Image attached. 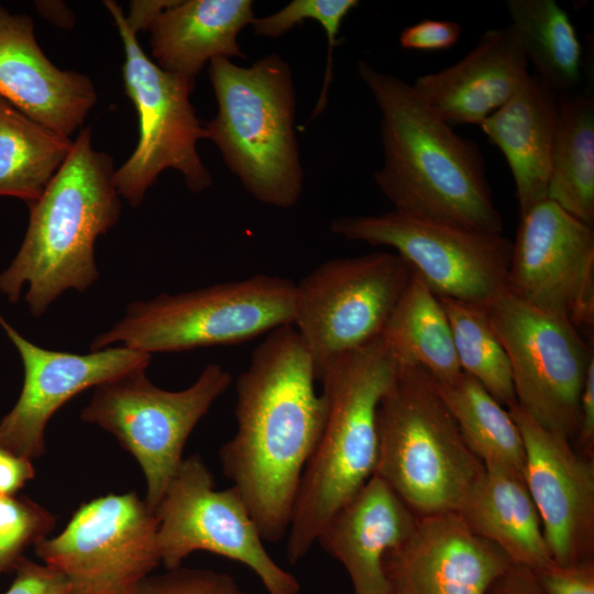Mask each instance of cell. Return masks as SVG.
Returning <instances> with one entry per match:
<instances>
[{
    "instance_id": "obj_1",
    "label": "cell",
    "mask_w": 594,
    "mask_h": 594,
    "mask_svg": "<svg viewBox=\"0 0 594 594\" xmlns=\"http://www.w3.org/2000/svg\"><path fill=\"white\" fill-rule=\"evenodd\" d=\"M293 326L267 333L235 383L237 431L219 450L264 541L288 530L305 468L322 435L328 403Z\"/></svg>"
},
{
    "instance_id": "obj_2",
    "label": "cell",
    "mask_w": 594,
    "mask_h": 594,
    "mask_svg": "<svg viewBox=\"0 0 594 594\" xmlns=\"http://www.w3.org/2000/svg\"><path fill=\"white\" fill-rule=\"evenodd\" d=\"M359 78L380 112L383 163L374 182L395 211L421 220L503 233L482 153L416 95L411 84L364 59Z\"/></svg>"
},
{
    "instance_id": "obj_3",
    "label": "cell",
    "mask_w": 594,
    "mask_h": 594,
    "mask_svg": "<svg viewBox=\"0 0 594 594\" xmlns=\"http://www.w3.org/2000/svg\"><path fill=\"white\" fill-rule=\"evenodd\" d=\"M112 157L81 128L63 166L30 207L22 244L0 274V293L15 302L26 287L30 312L42 316L67 289L84 292L98 279L95 242L119 220L121 197Z\"/></svg>"
},
{
    "instance_id": "obj_4",
    "label": "cell",
    "mask_w": 594,
    "mask_h": 594,
    "mask_svg": "<svg viewBox=\"0 0 594 594\" xmlns=\"http://www.w3.org/2000/svg\"><path fill=\"white\" fill-rule=\"evenodd\" d=\"M399 363L381 338L329 363L319 382L328 403L322 435L302 473L286 558L304 559L329 519L375 473L377 411Z\"/></svg>"
},
{
    "instance_id": "obj_5",
    "label": "cell",
    "mask_w": 594,
    "mask_h": 594,
    "mask_svg": "<svg viewBox=\"0 0 594 594\" xmlns=\"http://www.w3.org/2000/svg\"><path fill=\"white\" fill-rule=\"evenodd\" d=\"M208 73L217 113L204 123L205 139L215 143L254 199L279 209L294 207L302 193L304 170L290 66L275 53L250 66L217 57Z\"/></svg>"
},
{
    "instance_id": "obj_6",
    "label": "cell",
    "mask_w": 594,
    "mask_h": 594,
    "mask_svg": "<svg viewBox=\"0 0 594 594\" xmlns=\"http://www.w3.org/2000/svg\"><path fill=\"white\" fill-rule=\"evenodd\" d=\"M375 473L418 516L458 513L484 473L433 378L400 365L377 411Z\"/></svg>"
},
{
    "instance_id": "obj_7",
    "label": "cell",
    "mask_w": 594,
    "mask_h": 594,
    "mask_svg": "<svg viewBox=\"0 0 594 594\" xmlns=\"http://www.w3.org/2000/svg\"><path fill=\"white\" fill-rule=\"evenodd\" d=\"M295 310L296 284L293 280L256 274L135 301L118 323L92 340L90 350L120 342L152 354L237 344L293 326Z\"/></svg>"
},
{
    "instance_id": "obj_8",
    "label": "cell",
    "mask_w": 594,
    "mask_h": 594,
    "mask_svg": "<svg viewBox=\"0 0 594 594\" xmlns=\"http://www.w3.org/2000/svg\"><path fill=\"white\" fill-rule=\"evenodd\" d=\"M136 369L95 387L81 419L110 432L138 461L145 503L155 513L184 460L186 441L212 404L232 383L219 364H208L189 387L166 391Z\"/></svg>"
},
{
    "instance_id": "obj_9",
    "label": "cell",
    "mask_w": 594,
    "mask_h": 594,
    "mask_svg": "<svg viewBox=\"0 0 594 594\" xmlns=\"http://www.w3.org/2000/svg\"><path fill=\"white\" fill-rule=\"evenodd\" d=\"M122 40V77L139 118V140L130 157L114 170L118 194L138 207L165 169L177 170L187 188L201 193L212 185L198 141L205 139L190 95L195 80L163 70L141 47L127 25L121 6L103 1Z\"/></svg>"
},
{
    "instance_id": "obj_10",
    "label": "cell",
    "mask_w": 594,
    "mask_h": 594,
    "mask_svg": "<svg viewBox=\"0 0 594 594\" xmlns=\"http://www.w3.org/2000/svg\"><path fill=\"white\" fill-rule=\"evenodd\" d=\"M413 270L395 252L331 258L296 284L293 327L317 381L339 356L382 337Z\"/></svg>"
},
{
    "instance_id": "obj_11",
    "label": "cell",
    "mask_w": 594,
    "mask_h": 594,
    "mask_svg": "<svg viewBox=\"0 0 594 594\" xmlns=\"http://www.w3.org/2000/svg\"><path fill=\"white\" fill-rule=\"evenodd\" d=\"M330 228L344 239L393 249L438 297L486 307L506 292L513 242L503 233L421 220L395 210L339 216Z\"/></svg>"
},
{
    "instance_id": "obj_12",
    "label": "cell",
    "mask_w": 594,
    "mask_h": 594,
    "mask_svg": "<svg viewBox=\"0 0 594 594\" xmlns=\"http://www.w3.org/2000/svg\"><path fill=\"white\" fill-rule=\"evenodd\" d=\"M157 546L166 569L182 565L195 551L248 566L267 594H299L300 583L271 557L242 495L232 485L216 490L199 454L184 458L160 505Z\"/></svg>"
},
{
    "instance_id": "obj_13",
    "label": "cell",
    "mask_w": 594,
    "mask_h": 594,
    "mask_svg": "<svg viewBox=\"0 0 594 594\" xmlns=\"http://www.w3.org/2000/svg\"><path fill=\"white\" fill-rule=\"evenodd\" d=\"M485 309L508 355L518 406L543 428L575 438L593 342H586L568 319L540 311L507 292Z\"/></svg>"
},
{
    "instance_id": "obj_14",
    "label": "cell",
    "mask_w": 594,
    "mask_h": 594,
    "mask_svg": "<svg viewBox=\"0 0 594 594\" xmlns=\"http://www.w3.org/2000/svg\"><path fill=\"white\" fill-rule=\"evenodd\" d=\"M157 518L135 492L81 504L65 528L34 546L70 594H134L161 564Z\"/></svg>"
},
{
    "instance_id": "obj_15",
    "label": "cell",
    "mask_w": 594,
    "mask_h": 594,
    "mask_svg": "<svg viewBox=\"0 0 594 594\" xmlns=\"http://www.w3.org/2000/svg\"><path fill=\"white\" fill-rule=\"evenodd\" d=\"M506 292L593 334L594 229L550 200L520 216Z\"/></svg>"
},
{
    "instance_id": "obj_16",
    "label": "cell",
    "mask_w": 594,
    "mask_h": 594,
    "mask_svg": "<svg viewBox=\"0 0 594 594\" xmlns=\"http://www.w3.org/2000/svg\"><path fill=\"white\" fill-rule=\"evenodd\" d=\"M525 447L524 480L538 510L554 564L594 553V462L571 440L536 422L518 404L508 408Z\"/></svg>"
},
{
    "instance_id": "obj_17",
    "label": "cell",
    "mask_w": 594,
    "mask_h": 594,
    "mask_svg": "<svg viewBox=\"0 0 594 594\" xmlns=\"http://www.w3.org/2000/svg\"><path fill=\"white\" fill-rule=\"evenodd\" d=\"M0 326L15 345L24 381L13 408L0 420V446L30 460L45 452L44 432L52 416L70 398L136 369L151 354L121 345L77 354L34 344L0 314Z\"/></svg>"
},
{
    "instance_id": "obj_18",
    "label": "cell",
    "mask_w": 594,
    "mask_h": 594,
    "mask_svg": "<svg viewBox=\"0 0 594 594\" xmlns=\"http://www.w3.org/2000/svg\"><path fill=\"white\" fill-rule=\"evenodd\" d=\"M513 563L459 513L418 517L383 561L387 594H486Z\"/></svg>"
},
{
    "instance_id": "obj_19",
    "label": "cell",
    "mask_w": 594,
    "mask_h": 594,
    "mask_svg": "<svg viewBox=\"0 0 594 594\" xmlns=\"http://www.w3.org/2000/svg\"><path fill=\"white\" fill-rule=\"evenodd\" d=\"M0 98L70 138L95 106L97 91L85 74L61 69L48 59L28 14L0 4Z\"/></svg>"
},
{
    "instance_id": "obj_20",
    "label": "cell",
    "mask_w": 594,
    "mask_h": 594,
    "mask_svg": "<svg viewBox=\"0 0 594 594\" xmlns=\"http://www.w3.org/2000/svg\"><path fill=\"white\" fill-rule=\"evenodd\" d=\"M529 76L524 48L508 24L486 30L459 62L416 78L411 87L449 125H480L507 103Z\"/></svg>"
},
{
    "instance_id": "obj_21",
    "label": "cell",
    "mask_w": 594,
    "mask_h": 594,
    "mask_svg": "<svg viewBox=\"0 0 594 594\" xmlns=\"http://www.w3.org/2000/svg\"><path fill=\"white\" fill-rule=\"evenodd\" d=\"M418 516L376 474L326 524L317 542L342 564L354 594H387L383 561Z\"/></svg>"
},
{
    "instance_id": "obj_22",
    "label": "cell",
    "mask_w": 594,
    "mask_h": 594,
    "mask_svg": "<svg viewBox=\"0 0 594 594\" xmlns=\"http://www.w3.org/2000/svg\"><path fill=\"white\" fill-rule=\"evenodd\" d=\"M252 0H176L150 28L152 61L194 79L217 57L246 58L239 34L254 20Z\"/></svg>"
},
{
    "instance_id": "obj_23",
    "label": "cell",
    "mask_w": 594,
    "mask_h": 594,
    "mask_svg": "<svg viewBox=\"0 0 594 594\" xmlns=\"http://www.w3.org/2000/svg\"><path fill=\"white\" fill-rule=\"evenodd\" d=\"M558 96L530 75L525 86L481 124L512 172L519 215L547 200Z\"/></svg>"
},
{
    "instance_id": "obj_24",
    "label": "cell",
    "mask_w": 594,
    "mask_h": 594,
    "mask_svg": "<svg viewBox=\"0 0 594 594\" xmlns=\"http://www.w3.org/2000/svg\"><path fill=\"white\" fill-rule=\"evenodd\" d=\"M484 468L458 513L476 535L498 547L514 565L535 571L552 564L524 475L497 465Z\"/></svg>"
},
{
    "instance_id": "obj_25",
    "label": "cell",
    "mask_w": 594,
    "mask_h": 594,
    "mask_svg": "<svg viewBox=\"0 0 594 594\" xmlns=\"http://www.w3.org/2000/svg\"><path fill=\"white\" fill-rule=\"evenodd\" d=\"M400 365H417L437 383L462 373L439 297L413 271L382 334Z\"/></svg>"
},
{
    "instance_id": "obj_26",
    "label": "cell",
    "mask_w": 594,
    "mask_h": 594,
    "mask_svg": "<svg viewBox=\"0 0 594 594\" xmlns=\"http://www.w3.org/2000/svg\"><path fill=\"white\" fill-rule=\"evenodd\" d=\"M506 8L534 76L558 97L575 94L583 47L568 12L556 0H507Z\"/></svg>"
},
{
    "instance_id": "obj_27",
    "label": "cell",
    "mask_w": 594,
    "mask_h": 594,
    "mask_svg": "<svg viewBox=\"0 0 594 594\" xmlns=\"http://www.w3.org/2000/svg\"><path fill=\"white\" fill-rule=\"evenodd\" d=\"M547 199L594 224V101L588 94L558 97Z\"/></svg>"
},
{
    "instance_id": "obj_28",
    "label": "cell",
    "mask_w": 594,
    "mask_h": 594,
    "mask_svg": "<svg viewBox=\"0 0 594 594\" xmlns=\"http://www.w3.org/2000/svg\"><path fill=\"white\" fill-rule=\"evenodd\" d=\"M73 142L0 98V196L34 204L63 166Z\"/></svg>"
},
{
    "instance_id": "obj_29",
    "label": "cell",
    "mask_w": 594,
    "mask_h": 594,
    "mask_svg": "<svg viewBox=\"0 0 594 594\" xmlns=\"http://www.w3.org/2000/svg\"><path fill=\"white\" fill-rule=\"evenodd\" d=\"M435 384L466 444L483 464L524 475V441L508 409L464 372L449 382Z\"/></svg>"
},
{
    "instance_id": "obj_30",
    "label": "cell",
    "mask_w": 594,
    "mask_h": 594,
    "mask_svg": "<svg viewBox=\"0 0 594 594\" xmlns=\"http://www.w3.org/2000/svg\"><path fill=\"white\" fill-rule=\"evenodd\" d=\"M448 317L462 372L476 380L507 409L517 404L512 367L485 307L439 297Z\"/></svg>"
},
{
    "instance_id": "obj_31",
    "label": "cell",
    "mask_w": 594,
    "mask_h": 594,
    "mask_svg": "<svg viewBox=\"0 0 594 594\" xmlns=\"http://www.w3.org/2000/svg\"><path fill=\"white\" fill-rule=\"evenodd\" d=\"M359 4L358 0H294L272 14L255 16L251 23L256 35L272 38L286 34L308 19L316 21L324 30L328 41L327 64L322 88L310 121L326 108L328 89L332 80L333 51L338 44V34L345 16Z\"/></svg>"
},
{
    "instance_id": "obj_32",
    "label": "cell",
    "mask_w": 594,
    "mask_h": 594,
    "mask_svg": "<svg viewBox=\"0 0 594 594\" xmlns=\"http://www.w3.org/2000/svg\"><path fill=\"white\" fill-rule=\"evenodd\" d=\"M56 517L28 496L0 495V574L15 570L30 546L48 537Z\"/></svg>"
},
{
    "instance_id": "obj_33",
    "label": "cell",
    "mask_w": 594,
    "mask_h": 594,
    "mask_svg": "<svg viewBox=\"0 0 594 594\" xmlns=\"http://www.w3.org/2000/svg\"><path fill=\"white\" fill-rule=\"evenodd\" d=\"M134 594H250L237 580L211 569L176 566L146 576Z\"/></svg>"
},
{
    "instance_id": "obj_34",
    "label": "cell",
    "mask_w": 594,
    "mask_h": 594,
    "mask_svg": "<svg viewBox=\"0 0 594 594\" xmlns=\"http://www.w3.org/2000/svg\"><path fill=\"white\" fill-rule=\"evenodd\" d=\"M532 571V570H531ZM543 594H594V560L532 571Z\"/></svg>"
},
{
    "instance_id": "obj_35",
    "label": "cell",
    "mask_w": 594,
    "mask_h": 594,
    "mask_svg": "<svg viewBox=\"0 0 594 594\" xmlns=\"http://www.w3.org/2000/svg\"><path fill=\"white\" fill-rule=\"evenodd\" d=\"M461 32V25L455 21L422 19L403 29L399 43L405 50H449L457 44Z\"/></svg>"
},
{
    "instance_id": "obj_36",
    "label": "cell",
    "mask_w": 594,
    "mask_h": 594,
    "mask_svg": "<svg viewBox=\"0 0 594 594\" xmlns=\"http://www.w3.org/2000/svg\"><path fill=\"white\" fill-rule=\"evenodd\" d=\"M15 578L4 594H70L66 580L43 563L23 558Z\"/></svg>"
},
{
    "instance_id": "obj_37",
    "label": "cell",
    "mask_w": 594,
    "mask_h": 594,
    "mask_svg": "<svg viewBox=\"0 0 594 594\" xmlns=\"http://www.w3.org/2000/svg\"><path fill=\"white\" fill-rule=\"evenodd\" d=\"M35 476L32 460L0 446V495H15Z\"/></svg>"
},
{
    "instance_id": "obj_38",
    "label": "cell",
    "mask_w": 594,
    "mask_h": 594,
    "mask_svg": "<svg viewBox=\"0 0 594 594\" xmlns=\"http://www.w3.org/2000/svg\"><path fill=\"white\" fill-rule=\"evenodd\" d=\"M578 441L582 454L586 458L594 457V360L591 362L580 403V419Z\"/></svg>"
},
{
    "instance_id": "obj_39",
    "label": "cell",
    "mask_w": 594,
    "mask_h": 594,
    "mask_svg": "<svg viewBox=\"0 0 594 594\" xmlns=\"http://www.w3.org/2000/svg\"><path fill=\"white\" fill-rule=\"evenodd\" d=\"M486 594H543L532 571L512 564L490 586Z\"/></svg>"
},
{
    "instance_id": "obj_40",
    "label": "cell",
    "mask_w": 594,
    "mask_h": 594,
    "mask_svg": "<svg viewBox=\"0 0 594 594\" xmlns=\"http://www.w3.org/2000/svg\"><path fill=\"white\" fill-rule=\"evenodd\" d=\"M176 0H132L129 12L124 14L128 28L138 35L141 31H148L153 22Z\"/></svg>"
},
{
    "instance_id": "obj_41",
    "label": "cell",
    "mask_w": 594,
    "mask_h": 594,
    "mask_svg": "<svg viewBox=\"0 0 594 594\" xmlns=\"http://www.w3.org/2000/svg\"><path fill=\"white\" fill-rule=\"evenodd\" d=\"M35 7L44 19L59 28L70 29L75 23L72 10L63 1H36Z\"/></svg>"
}]
</instances>
